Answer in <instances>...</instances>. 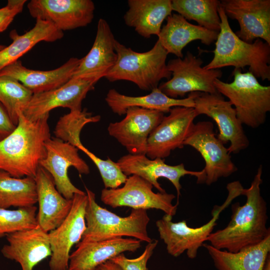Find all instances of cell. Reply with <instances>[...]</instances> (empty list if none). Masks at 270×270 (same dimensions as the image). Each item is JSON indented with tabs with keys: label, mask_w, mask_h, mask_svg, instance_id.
Here are the masks:
<instances>
[{
	"label": "cell",
	"mask_w": 270,
	"mask_h": 270,
	"mask_svg": "<svg viewBox=\"0 0 270 270\" xmlns=\"http://www.w3.org/2000/svg\"><path fill=\"white\" fill-rule=\"evenodd\" d=\"M262 173V167L260 165L250 187L242 190V195L246 198V204H232L231 219L228 226L208 236L206 241L211 246L236 252L258 244L270 236V228L266 227V203L260 192Z\"/></svg>",
	"instance_id": "cell-1"
},
{
	"label": "cell",
	"mask_w": 270,
	"mask_h": 270,
	"mask_svg": "<svg viewBox=\"0 0 270 270\" xmlns=\"http://www.w3.org/2000/svg\"><path fill=\"white\" fill-rule=\"evenodd\" d=\"M48 117L49 114L30 120L20 112L15 129L0 141V170L15 178H35L51 137Z\"/></svg>",
	"instance_id": "cell-2"
},
{
	"label": "cell",
	"mask_w": 270,
	"mask_h": 270,
	"mask_svg": "<svg viewBox=\"0 0 270 270\" xmlns=\"http://www.w3.org/2000/svg\"><path fill=\"white\" fill-rule=\"evenodd\" d=\"M218 12L220 30L215 42L212 60L206 70L234 66L242 69L248 66L257 78L270 80V44L260 39L249 43L240 39L232 29L228 18L220 4Z\"/></svg>",
	"instance_id": "cell-3"
},
{
	"label": "cell",
	"mask_w": 270,
	"mask_h": 270,
	"mask_svg": "<svg viewBox=\"0 0 270 270\" xmlns=\"http://www.w3.org/2000/svg\"><path fill=\"white\" fill-rule=\"evenodd\" d=\"M117 60L105 78L110 82L127 80L144 91L158 88L160 81L169 80L171 73L166 62L168 53L158 40L149 50L140 52L116 40Z\"/></svg>",
	"instance_id": "cell-4"
},
{
	"label": "cell",
	"mask_w": 270,
	"mask_h": 270,
	"mask_svg": "<svg viewBox=\"0 0 270 270\" xmlns=\"http://www.w3.org/2000/svg\"><path fill=\"white\" fill-rule=\"evenodd\" d=\"M88 203L85 212L86 230L80 241L90 242L130 237L150 242L148 232L150 220L146 210L132 209L127 216L122 217L100 206L94 193L85 187Z\"/></svg>",
	"instance_id": "cell-5"
},
{
	"label": "cell",
	"mask_w": 270,
	"mask_h": 270,
	"mask_svg": "<svg viewBox=\"0 0 270 270\" xmlns=\"http://www.w3.org/2000/svg\"><path fill=\"white\" fill-rule=\"evenodd\" d=\"M234 80L226 82L216 79L218 92L226 97L236 110L241 123L252 128L263 124L270 111V86L261 84L250 72L234 69Z\"/></svg>",
	"instance_id": "cell-6"
},
{
	"label": "cell",
	"mask_w": 270,
	"mask_h": 270,
	"mask_svg": "<svg viewBox=\"0 0 270 270\" xmlns=\"http://www.w3.org/2000/svg\"><path fill=\"white\" fill-rule=\"evenodd\" d=\"M243 188L238 181L228 184V194L224 202L220 206H215L212 212V218L200 227H190L186 220L174 222L172 221V217L166 214L158 220L156 224L160 238L166 245L167 252L172 256L178 257L186 252L188 258H196L198 250L203 246L216 225L220 212L234 198L242 195Z\"/></svg>",
	"instance_id": "cell-7"
},
{
	"label": "cell",
	"mask_w": 270,
	"mask_h": 270,
	"mask_svg": "<svg viewBox=\"0 0 270 270\" xmlns=\"http://www.w3.org/2000/svg\"><path fill=\"white\" fill-rule=\"evenodd\" d=\"M202 60L187 52L182 58L170 60L167 63L171 77L159 84L158 88L167 96L178 98L187 93H218L214 82L220 78V69L206 70L202 66Z\"/></svg>",
	"instance_id": "cell-8"
},
{
	"label": "cell",
	"mask_w": 270,
	"mask_h": 270,
	"mask_svg": "<svg viewBox=\"0 0 270 270\" xmlns=\"http://www.w3.org/2000/svg\"><path fill=\"white\" fill-rule=\"evenodd\" d=\"M153 186L136 175L127 178L122 187L102 190L100 200L112 208L127 206L132 209H156L171 216L176 212L178 203H172L176 196L167 192H154Z\"/></svg>",
	"instance_id": "cell-9"
},
{
	"label": "cell",
	"mask_w": 270,
	"mask_h": 270,
	"mask_svg": "<svg viewBox=\"0 0 270 270\" xmlns=\"http://www.w3.org/2000/svg\"><path fill=\"white\" fill-rule=\"evenodd\" d=\"M194 108L198 116L206 115L216 123L218 138L224 144L228 142L230 154H238L248 147L250 141L230 102L218 92H195Z\"/></svg>",
	"instance_id": "cell-10"
},
{
	"label": "cell",
	"mask_w": 270,
	"mask_h": 270,
	"mask_svg": "<svg viewBox=\"0 0 270 270\" xmlns=\"http://www.w3.org/2000/svg\"><path fill=\"white\" fill-rule=\"evenodd\" d=\"M196 150L204 160V183L210 186L221 178L230 176L237 170L228 148L216 136L212 123L209 121L194 124L184 144Z\"/></svg>",
	"instance_id": "cell-11"
},
{
	"label": "cell",
	"mask_w": 270,
	"mask_h": 270,
	"mask_svg": "<svg viewBox=\"0 0 270 270\" xmlns=\"http://www.w3.org/2000/svg\"><path fill=\"white\" fill-rule=\"evenodd\" d=\"M150 134L146 155L150 159H165L176 148L184 147L197 116L193 108L176 106Z\"/></svg>",
	"instance_id": "cell-12"
},
{
	"label": "cell",
	"mask_w": 270,
	"mask_h": 270,
	"mask_svg": "<svg viewBox=\"0 0 270 270\" xmlns=\"http://www.w3.org/2000/svg\"><path fill=\"white\" fill-rule=\"evenodd\" d=\"M45 148L46 156L40 166L50 174L58 190L68 200H72L76 194L84 193L72 184L68 174L72 166L80 174L90 173L89 166L80 156L78 148L56 137L48 139Z\"/></svg>",
	"instance_id": "cell-13"
},
{
	"label": "cell",
	"mask_w": 270,
	"mask_h": 270,
	"mask_svg": "<svg viewBox=\"0 0 270 270\" xmlns=\"http://www.w3.org/2000/svg\"><path fill=\"white\" fill-rule=\"evenodd\" d=\"M87 203L86 192L74 194L68 216L58 227L48 232L52 252L49 262L50 270H67L70 250L80 241L86 230Z\"/></svg>",
	"instance_id": "cell-14"
},
{
	"label": "cell",
	"mask_w": 270,
	"mask_h": 270,
	"mask_svg": "<svg viewBox=\"0 0 270 270\" xmlns=\"http://www.w3.org/2000/svg\"><path fill=\"white\" fill-rule=\"evenodd\" d=\"M120 121L110 122V136L116 138L131 154H146L150 133L164 116V113L138 106L128 108Z\"/></svg>",
	"instance_id": "cell-15"
},
{
	"label": "cell",
	"mask_w": 270,
	"mask_h": 270,
	"mask_svg": "<svg viewBox=\"0 0 270 270\" xmlns=\"http://www.w3.org/2000/svg\"><path fill=\"white\" fill-rule=\"evenodd\" d=\"M122 172L126 176H138L146 180L159 192H164L158 180L164 178L168 180L174 186L178 198L180 196L182 186L180 180L186 175H190L197 178V184H204V174L203 170L192 171L187 170L183 163L171 166L165 163V159H150L146 154H128L120 158L116 162Z\"/></svg>",
	"instance_id": "cell-16"
},
{
	"label": "cell",
	"mask_w": 270,
	"mask_h": 270,
	"mask_svg": "<svg viewBox=\"0 0 270 270\" xmlns=\"http://www.w3.org/2000/svg\"><path fill=\"white\" fill-rule=\"evenodd\" d=\"M98 82L92 78H71L56 89L33 94L21 112L28 119L35 120L58 107L81 110L83 100Z\"/></svg>",
	"instance_id": "cell-17"
},
{
	"label": "cell",
	"mask_w": 270,
	"mask_h": 270,
	"mask_svg": "<svg viewBox=\"0 0 270 270\" xmlns=\"http://www.w3.org/2000/svg\"><path fill=\"white\" fill-rule=\"evenodd\" d=\"M27 6L32 17L48 22L62 32L87 26L95 10L91 0H32Z\"/></svg>",
	"instance_id": "cell-18"
},
{
	"label": "cell",
	"mask_w": 270,
	"mask_h": 270,
	"mask_svg": "<svg viewBox=\"0 0 270 270\" xmlns=\"http://www.w3.org/2000/svg\"><path fill=\"white\" fill-rule=\"evenodd\" d=\"M226 16L236 20L240 29L235 34L249 43L262 39L270 44V0H222Z\"/></svg>",
	"instance_id": "cell-19"
},
{
	"label": "cell",
	"mask_w": 270,
	"mask_h": 270,
	"mask_svg": "<svg viewBox=\"0 0 270 270\" xmlns=\"http://www.w3.org/2000/svg\"><path fill=\"white\" fill-rule=\"evenodd\" d=\"M6 238L8 244L1 252L6 258L18 262L22 270H33L52 255L48 232L38 226L8 234Z\"/></svg>",
	"instance_id": "cell-20"
},
{
	"label": "cell",
	"mask_w": 270,
	"mask_h": 270,
	"mask_svg": "<svg viewBox=\"0 0 270 270\" xmlns=\"http://www.w3.org/2000/svg\"><path fill=\"white\" fill-rule=\"evenodd\" d=\"M116 40L108 22L100 18L92 46L88 54L82 58L72 78H86L98 81L105 78L117 60Z\"/></svg>",
	"instance_id": "cell-21"
},
{
	"label": "cell",
	"mask_w": 270,
	"mask_h": 270,
	"mask_svg": "<svg viewBox=\"0 0 270 270\" xmlns=\"http://www.w3.org/2000/svg\"><path fill=\"white\" fill-rule=\"evenodd\" d=\"M141 241L134 238H116L90 242L80 241L70 255L66 270H98V266L126 252H134Z\"/></svg>",
	"instance_id": "cell-22"
},
{
	"label": "cell",
	"mask_w": 270,
	"mask_h": 270,
	"mask_svg": "<svg viewBox=\"0 0 270 270\" xmlns=\"http://www.w3.org/2000/svg\"><path fill=\"white\" fill-rule=\"evenodd\" d=\"M34 178L38 204V224L49 232L58 227L68 216L72 199H66L58 190L50 174L40 166Z\"/></svg>",
	"instance_id": "cell-23"
},
{
	"label": "cell",
	"mask_w": 270,
	"mask_h": 270,
	"mask_svg": "<svg viewBox=\"0 0 270 270\" xmlns=\"http://www.w3.org/2000/svg\"><path fill=\"white\" fill-rule=\"evenodd\" d=\"M82 60L71 58L59 68L50 70L28 69L24 66L21 61L18 60L3 68L0 76L12 78L33 94L56 89L69 81Z\"/></svg>",
	"instance_id": "cell-24"
},
{
	"label": "cell",
	"mask_w": 270,
	"mask_h": 270,
	"mask_svg": "<svg viewBox=\"0 0 270 270\" xmlns=\"http://www.w3.org/2000/svg\"><path fill=\"white\" fill-rule=\"evenodd\" d=\"M218 34V32L192 24L180 14H173L167 18L158 40L168 54L182 58V50L188 44L199 40L202 44L210 46L216 42Z\"/></svg>",
	"instance_id": "cell-25"
},
{
	"label": "cell",
	"mask_w": 270,
	"mask_h": 270,
	"mask_svg": "<svg viewBox=\"0 0 270 270\" xmlns=\"http://www.w3.org/2000/svg\"><path fill=\"white\" fill-rule=\"evenodd\" d=\"M124 16L126 24L140 36H158L165 19L172 14L171 0H128Z\"/></svg>",
	"instance_id": "cell-26"
},
{
	"label": "cell",
	"mask_w": 270,
	"mask_h": 270,
	"mask_svg": "<svg viewBox=\"0 0 270 270\" xmlns=\"http://www.w3.org/2000/svg\"><path fill=\"white\" fill-rule=\"evenodd\" d=\"M195 92L190 93L186 98H174L164 94L156 88L148 94L133 96L122 94L115 89L110 90L105 100L113 112L119 116L125 114L126 110L132 106L156 110L168 113L176 106L193 108L194 106Z\"/></svg>",
	"instance_id": "cell-27"
},
{
	"label": "cell",
	"mask_w": 270,
	"mask_h": 270,
	"mask_svg": "<svg viewBox=\"0 0 270 270\" xmlns=\"http://www.w3.org/2000/svg\"><path fill=\"white\" fill-rule=\"evenodd\" d=\"M217 270H262L270 255V236L258 244L236 252L216 248L204 244Z\"/></svg>",
	"instance_id": "cell-28"
},
{
	"label": "cell",
	"mask_w": 270,
	"mask_h": 270,
	"mask_svg": "<svg viewBox=\"0 0 270 270\" xmlns=\"http://www.w3.org/2000/svg\"><path fill=\"white\" fill-rule=\"evenodd\" d=\"M64 36L62 31L52 23L36 19L34 26L22 35L15 30L10 33L12 42L0 50V72L4 68L18 60L24 54L40 42H54Z\"/></svg>",
	"instance_id": "cell-29"
},
{
	"label": "cell",
	"mask_w": 270,
	"mask_h": 270,
	"mask_svg": "<svg viewBox=\"0 0 270 270\" xmlns=\"http://www.w3.org/2000/svg\"><path fill=\"white\" fill-rule=\"evenodd\" d=\"M38 203L35 178H18L0 170V208L34 206Z\"/></svg>",
	"instance_id": "cell-30"
},
{
	"label": "cell",
	"mask_w": 270,
	"mask_h": 270,
	"mask_svg": "<svg viewBox=\"0 0 270 270\" xmlns=\"http://www.w3.org/2000/svg\"><path fill=\"white\" fill-rule=\"evenodd\" d=\"M172 8L186 20H193L208 30L218 32L220 20L218 0H172Z\"/></svg>",
	"instance_id": "cell-31"
},
{
	"label": "cell",
	"mask_w": 270,
	"mask_h": 270,
	"mask_svg": "<svg viewBox=\"0 0 270 270\" xmlns=\"http://www.w3.org/2000/svg\"><path fill=\"white\" fill-rule=\"evenodd\" d=\"M100 120V116H94L86 108L70 111L60 118L54 133L56 138L78 148L82 144L80 134L84 126L89 123L98 122Z\"/></svg>",
	"instance_id": "cell-32"
},
{
	"label": "cell",
	"mask_w": 270,
	"mask_h": 270,
	"mask_svg": "<svg viewBox=\"0 0 270 270\" xmlns=\"http://www.w3.org/2000/svg\"><path fill=\"white\" fill-rule=\"evenodd\" d=\"M33 93L16 79L0 76V102L16 126L19 112L30 100Z\"/></svg>",
	"instance_id": "cell-33"
},
{
	"label": "cell",
	"mask_w": 270,
	"mask_h": 270,
	"mask_svg": "<svg viewBox=\"0 0 270 270\" xmlns=\"http://www.w3.org/2000/svg\"><path fill=\"white\" fill-rule=\"evenodd\" d=\"M36 211L34 206L14 210L0 208V238L38 226Z\"/></svg>",
	"instance_id": "cell-34"
},
{
	"label": "cell",
	"mask_w": 270,
	"mask_h": 270,
	"mask_svg": "<svg viewBox=\"0 0 270 270\" xmlns=\"http://www.w3.org/2000/svg\"><path fill=\"white\" fill-rule=\"evenodd\" d=\"M94 163L102 177L105 188H116L124 184L127 178L116 162L110 158L103 160L89 150L83 144L78 148Z\"/></svg>",
	"instance_id": "cell-35"
},
{
	"label": "cell",
	"mask_w": 270,
	"mask_h": 270,
	"mask_svg": "<svg viewBox=\"0 0 270 270\" xmlns=\"http://www.w3.org/2000/svg\"><path fill=\"white\" fill-rule=\"evenodd\" d=\"M158 244V240H152L146 246L143 252L135 258H128L124 254H121L110 260L120 266L124 270H148V262L153 254Z\"/></svg>",
	"instance_id": "cell-36"
},
{
	"label": "cell",
	"mask_w": 270,
	"mask_h": 270,
	"mask_svg": "<svg viewBox=\"0 0 270 270\" xmlns=\"http://www.w3.org/2000/svg\"><path fill=\"white\" fill-rule=\"evenodd\" d=\"M26 0H8L6 6L0 8V32L6 30L24 8Z\"/></svg>",
	"instance_id": "cell-37"
},
{
	"label": "cell",
	"mask_w": 270,
	"mask_h": 270,
	"mask_svg": "<svg viewBox=\"0 0 270 270\" xmlns=\"http://www.w3.org/2000/svg\"><path fill=\"white\" fill-rule=\"evenodd\" d=\"M16 126L12 122L6 108L0 102V141L12 133Z\"/></svg>",
	"instance_id": "cell-38"
},
{
	"label": "cell",
	"mask_w": 270,
	"mask_h": 270,
	"mask_svg": "<svg viewBox=\"0 0 270 270\" xmlns=\"http://www.w3.org/2000/svg\"><path fill=\"white\" fill-rule=\"evenodd\" d=\"M98 270H124L120 266L108 260L100 264Z\"/></svg>",
	"instance_id": "cell-39"
},
{
	"label": "cell",
	"mask_w": 270,
	"mask_h": 270,
	"mask_svg": "<svg viewBox=\"0 0 270 270\" xmlns=\"http://www.w3.org/2000/svg\"><path fill=\"white\" fill-rule=\"evenodd\" d=\"M262 270H270V255L267 258Z\"/></svg>",
	"instance_id": "cell-40"
},
{
	"label": "cell",
	"mask_w": 270,
	"mask_h": 270,
	"mask_svg": "<svg viewBox=\"0 0 270 270\" xmlns=\"http://www.w3.org/2000/svg\"><path fill=\"white\" fill-rule=\"evenodd\" d=\"M5 46L4 45L0 44V50H2Z\"/></svg>",
	"instance_id": "cell-41"
}]
</instances>
